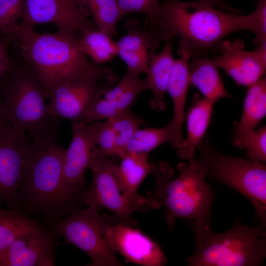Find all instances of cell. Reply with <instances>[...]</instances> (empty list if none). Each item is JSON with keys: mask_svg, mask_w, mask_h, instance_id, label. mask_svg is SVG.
Returning <instances> with one entry per match:
<instances>
[{"mask_svg": "<svg viewBox=\"0 0 266 266\" xmlns=\"http://www.w3.org/2000/svg\"><path fill=\"white\" fill-rule=\"evenodd\" d=\"M58 235L40 225L17 238L0 253V266H53Z\"/></svg>", "mask_w": 266, "mask_h": 266, "instance_id": "cell-15", "label": "cell"}, {"mask_svg": "<svg viewBox=\"0 0 266 266\" xmlns=\"http://www.w3.org/2000/svg\"><path fill=\"white\" fill-rule=\"evenodd\" d=\"M190 59L180 57L175 59L168 82L167 90L170 96L173 106L172 122L175 143L174 148H181L184 138L182 126L185 119V107L189 80Z\"/></svg>", "mask_w": 266, "mask_h": 266, "instance_id": "cell-20", "label": "cell"}, {"mask_svg": "<svg viewBox=\"0 0 266 266\" xmlns=\"http://www.w3.org/2000/svg\"><path fill=\"white\" fill-rule=\"evenodd\" d=\"M6 122H8L7 117L0 89V127Z\"/></svg>", "mask_w": 266, "mask_h": 266, "instance_id": "cell-38", "label": "cell"}, {"mask_svg": "<svg viewBox=\"0 0 266 266\" xmlns=\"http://www.w3.org/2000/svg\"><path fill=\"white\" fill-rule=\"evenodd\" d=\"M72 125V139L64 153L63 178L67 183L85 186L86 171L97 154L95 127L94 123Z\"/></svg>", "mask_w": 266, "mask_h": 266, "instance_id": "cell-17", "label": "cell"}, {"mask_svg": "<svg viewBox=\"0 0 266 266\" xmlns=\"http://www.w3.org/2000/svg\"><path fill=\"white\" fill-rule=\"evenodd\" d=\"M168 142L174 148L175 138L171 120L160 128H139L128 142L124 154L127 153H149L163 144Z\"/></svg>", "mask_w": 266, "mask_h": 266, "instance_id": "cell-26", "label": "cell"}, {"mask_svg": "<svg viewBox=\"0 0 266 266\" xmlns=\"http://www.w3.org/2000/svg\"><path fill=\"white\" fill-rule=\"evenodd\" d=\"M2 35V34H0V35Z\"/></svg>", "mask_w": 266, "mask_h": 266, "instance_id": "cell-39", "label": "cell"}, {"mask_svg": "<svg viewBox=\"0 0 266 266\" xmlns=\"http://www.w3.org/2000/svg\"><path fill=\"white\" fill-rule=\"evenodd\" d=\"M247 159L265 164L266 162V127L255 130L245 146Z\"/></svg>", "mask_w": 266, "mask_h": 266, "instance_id": "cell-33", "label": "cell"}, {"mask_svg": "<svg viewBox=\"0 0 266 266\" xmlns=\"http://www.w3.org/2000/svg\"><path fill=\"white\" fill-rule=\"evenodd\" d=\"M118 82L116 75L108 78H82L57 84L47 92L50 110L58 119L74 122Z\"/></svg>", "mask_w": 266, "mask_h": 266, "instance_id": "cell-11", "label": "cell"}, {"mask_svg": "<svg viewBox=\"0 0 266 266\" xmlns=\"http://www.w3.org/2000/svg\"><path fill=\"white\" fill-rule=\"evenodd\" d=\"M8 122L32 140L58 131L60 122L52 113L47 92L34 71L22 59L0 83Z\"/></svg>", "mask_w": 266, "mask_h": 266, "instance_id": "cell-6", "label": "cell"}, {"mask_svg": "<svg viewBox=\"0 0 266 266\" xmlns=\"http://www.w3.org/2000/svg\"><path fill=\"white\" fill-rule=\"evenodd\" d=\"M125 28L127 34L116 41L117 56L126 64L127 70L146 75L151 57L156 53L160 40L135 19H128Z\"/></svg>", "mask_w": 266, "mask_h": 266, "instance_id": "cell-16", "label": "cell"}, {"mask_svg": "<svg viewBox=\"0 0 266 266\" xmlns=\"http://www.w3.org/2000/svg\"><path fill=\"white\" fill-rule=\"evenodd\" d=\"M121 159L118 174L123 195L136 211L148 212L151 208L147 200L137 191L145 178L153 174L156 164L149 161V153H127Z\"/></svg>", "mask_w": 266, "mask_h": 266, "instance_id": "cell-18", "label": "cell"}, {"mask_svg": "<svg viewBox=\"0 0 266 266\" xmlns=\"http://www.w3.org/2000/svg\"><path fill=\"white\" fill-rule=\"evenodd\" d=\"M188 224L196 240L189 266H258L266 256V228L243 224L239 217L226 231H212L210 221L193 219Z\"/></svg>", "mask_w": 266, "mask_h": 266, "instance_id": "cell-5", "label": "cell"}, {"mask_svg": "<svg viewBox=\"0 0 266 266\" xmlns=\"http://www.w3.org/2000/svg\"><path fill=\"white\" fill-rule=\"evenodd\" d=\"M188 160V163L177 166L179 174L172 179L173 170L167 162L156 163L153 174L156 184L152 191L145 196L151 208L164 207L169 231H172L176 220L179 218L210 220L212 192L195 157Z\"/></svg>", "mask_w": 266, "mask_h": 266, "instance_id": "cell-4", "label": "cell"}, {"mask_svg": "<svg viewBox=\"0 0 266 266\" xmlns=\"http://www.w3.org/2000/svg\"><path fill=\"white\" fill-rule=\"evenodd\" d=\"M33 140L8 122L0 127V205L19 212V191Z\"/></svg>", "mask_w": 266, "mask_h": 266, "instance_id": "cell-10", "label": "cell"}, {"mask_svg": "<svg viewBox=\"0 0 266 266\" xmlns=\"http://www.w3.org/2000/svg\"><path fill=\"white\" fill-rule=\"evenodd\" d=\"M255 0L257 5L253 12L255 24L253 42L257 45L266 42V0Z\"/></svg>", "mask_w": 266, "mask_h": 266, "instance_id": "cell-35", "label": "cell"}, {"mask_svg": "<svg viewBox=\"0 0 266 266\" xmlns=\"http://www.w3.org/2000/svg\"><path fill=\"white\" fill-rule=\"evenodd\" d=\"M72 0L88 12L99 29L112 38L117 35V24L122 18L117 0Z\"/></svg>", "mask_w": 266, "mask_h": 266, "instance_id": "cell-27", "label": "cell"}, {"mask_svg": "<svg viewBox=\"0 0 266 266\" xmlns=\"http://www.w3.org/2000/svg\"><path fill=\"white\" fill-rule=\"evenodd\" d=\"M99 209L93 204L79 208L51 223L49 228L66 243L85 253L91 260L89 266H122L103 236Z\"/></svg>", "mask_w": 266, "mask_h": 266, "instance_id": "cell-8", "label": "cell"}, {"mask_svg": "<svg viewBox=\"0 0 266 266\" xmlns=\"http://www.w3.org/2000/svg\"><path fill=\"white\" fill-rule=\"evenodd\" d=\"M139 75L127 70L121 80L102 97L113 102L120 112L131 110L138 96L148 90L145 79H141Z\"/></svg>", "mask_w": 266, "mask_h": 266, "instance_id": "cell-25", "label": "cell"}, {"mask_svg": "<svg viewBox=\"0 0 266 266\" xmlns=\"http://www.w3.org/2000/svg\"><path fill=\"white\" fill-rule=\"evenodd\" d=\"M114 135L117 157L121 158L125 148L135 132L145 121L139 116L128 110L106 120Z\"/></svg>", "mask_w": 266, "mask_h": 266, "instance_id": "cell-29", "label": "cell"}, {"mask_svg": "<svg viewBox=\"0 0 266 266\" xmlns=\"http://www.w3.org/2000/svg\"><path fill=\"white\" fill-rule=\"evenodd\" d=\"M112 38L98 29L78 33L76 42L79 50L98 65L110 62L117 56L116 41Z\"/></svg>", "mask_w": 266, "mask_h": 266, "instance_id": "cell-24", "label": "cell"}, {"mask_svg": "<svg viewBox=\"0 0 266 266\" xmlns=\"http://www.w3.org/2000/svg\"><path fill=\"white\" fill-rule=\"evenodd\" d=\"M196 162L205 177L235 190L254 207L259 224L266 227V166L264 163L225 155L211 143L207 135L197 146Z\"/></svg>", "mask_w": 266, "mask_h": 266, "instance_id": "cell-7", "label": "cell"}, {"mask_svg": "<svg viewBox=\"0 0 266 266\" xmlns=\"http://www.w3.org/2000/svg\"><path fill=\"white\" fill-rule=\"evenodd\" d=\"M190 83L196 87L203 97L214 102L230 97L227 91L218 67L208 54L192 59L189 65Z\"/></svg>", "mask_w": 266, "mask_h": 266, "instance_id": "cell-23", "label": "cell"}, {"mask_svg": "<svg viewBox=\"0 0 266 266\" xmlns=\"http://www.w3.org/2000/svg\"><path fill=\"white\" fill-rule=\"evenodd\" d=\"M143 27L160 40L178 37V55L192 59L218 50L223 38L235 32L253 33L255 24L253 12L241 15L199 1L165 0L154 16L146 18Z\"/></svg>", "mask_w": 266, "mask_h": 266, "instance_id": "cell-1", "label": "cell"}, {"mask_svg": "<svg viewBox=\"0 0 266 266\" xmlns=\"http://www.w3.org/2000/svg\"><path fill=\"white\" fill-rule=\"evenodd\" d=\"M88 12L72 0H24L20 23L30 28L52 23L59 31L78 34L98 29Z\"/></svg>", "mask_w": 266, "mask_h": 266, "instance_id": "cell-13", "label": "cell"}, {"mask_svg": "<svg viewBox=\"0 0 266 266\" xmlns=\"http://www.w3.org/2000/svg\"><path fill=\"white\" fill-rule=\"evenodd\" d=\"M40 225L17 210L0 208V253L19 236Z\"/></svg>", "mask_w": 266, "mask_h": 266, "instance_id": "cell-28", "label": "cell"}, {"mask_svg": "<svg viewBox=\"0 0 266 266\" xmlns=\"http://www.w3.org/2000/svg\"><path fill=\"white\" fill-rule=\"evenodd\" d=\"M171 43L166 42L163 50L159 54H153L150 58L147 77L145 78L148 90L153 95L150 105L157 112L164 110L166 106L165 94L174 64Z\"/></svg>", "mask_w": 266, "mask_h": 266, "instance_id": "cell-21", "label": "cell"}, {"mask_svg": "<svg viewBox=\"0 0 266 266\" xmlns=\"http://www.w3.org/2000/svg\"><path fill=\"white\" fill-rule=\"evenodd\" d=\"M77 34L62 31L38 33L33 28L19 23L15 31L7 35L47 92L57 84L77 79L116 76L111 68L90 62L77 46Z\"/></svg>", "mask_w": 266, "mask_h": 266, "instance_id": "cell-3", "label": "cell"}, {"mask_svg": "<svg viewBox=\"0 0 266 266\" xmlns=\"http://www.w3.org/2000/svg\"><path fill=\"white\" fill-rule=\"evenodd\" d=\"M24 0H0V34L9 35L21 21Z\"/></svg>", "mask_w": 266, "mask_h": 266, "instance_id": "cell-30", "label": "cell"}, {"mask_svg": "<svg viewBox=\"0 0 266 266\" xmlns=\"http://www.w3.org/2000/svg\"><path fill=\"white\" fill-rule=\"evenodd\" d=\"M104 237L115 253L128 263L143 266H163L167 262L159 245L141 231L137 222L131 218L100 213Z\"/></svg>", "mask_w": 266, "mask_h": 266, "instance_id": "cell-9", "label": "cell"}, {"mask_svg": "<svg viewBox=\"0 0 266 266\" xmlns=\"http://www.w3.org/2000/svg\"><path fill=\"white\" fill-rule=\"evenodd\" d=\"M58 131L32 140L19 191L20 212L37 215L53 223L81 208L85 186L63 178L65 148Z\"/></svg>", "mask_w": 266, "mask_h": 266, "instance_id": "cell-2", "label": "cell"}, {"mask_svg": "<svg viewBox=\"0 0 266 266\" xmlns=\"http://www.w3.org/2000/svg\"><path fill=\"white\" fill-rule=\"evenodd\" d=\"M243 40H223L212 62L222 68L239 86L250 87L262 78L266 69V42L260 43L253 51L244 49Z\"/></svg>", "mask_w": 266, "mask_h": 266, "instance_id": "cell-14", "label": "cell"}, {"mask_svg": "<svg viewBox=\"0 0 266 266\" xmlns=\"http://www.w3.org/2000/svg\"><path fill=\"white\" fill-rule=\"evenodd\" d=\"M266 114V80L262 78L248 87L242 114L233 133V143L235 147L244 149Z\"/></svg>", "mask_w": 266, "mask_h": 266, "instance_id": "cell-19", "label": "cell"}, {"mask_svg": "<svg viewBox=\"0 0 266 266\" xmlns=\"http://www.w3.org/2000/svg\"><path fill=\"white\" fill-rule=\"evenodd\" d=\"M120 113L122 112L119 111L113 102L101 97L95 101L80 118L72 123L83 125L90 124L109 119Z\"/></svg>", "mask_w": 266, "mask_h": 266, "instance_id": "cell-31", "label": "cell"}, {"mask_svg": "<svg viewBox=\"0 0 266 266\" xmlns=\"http://www.w3.org/2000/svg\"><path fill=\"white\" fill-rule=\"evenodd\" d=\"M186 116L187 136L177 150L182 159L189 160L195 157L199 143L205 134L209 126L214 102L198 95L195 97Z\"/></svg>", "mask_w": 266, "mask_h": 266, "instance_id": "cell-22", "label": "cell"}, {"mask_svg": "<svg viewBox=\"0 0 266 266\" xmlns=\"http://www.w3.org/2000/svg\"><path fill=\"white\" fill-rule=\"evenodd\" d=\"M94 124L98 155L105 158L117 156L114 135L107 120Z\"/></svg>", "mask_w": 266, "mask_h": 266, "instance_id": "cell-32", "label": "cell"}, {"mask_svg": "<svg viewBox=\"0 0 266 266\" xmlns=\"http://www.w3.org/2000/svg\"><path fill=\"white\" fill-rule=\"evenodd\" d=\"M12 43L6 34L0 35V83L13 67L14 62L8 53V48Z\"/></svg>", "mask_w": 266, "mask_h": 266, "instance_id": "cell-36", "label": "cell"}, {"mask_svg": "<svg viewBox=\"0 0 266 266\" xmlns=\"http://www.w3.org/2000/svg\"><path fill=\"white\" fill-rule=\"evenodd\" d=\"M88 168L92 172L93 178L90 187L84 192V204L105 208L121 219L131 218L136 210L122 193L115 161L96 154Z\"/></svg>", "mask_w": 266, "mask_h": 266, "instance_id": "cell-12", "label": "cell"}, {"mask_svg": "<svg viewBox=\"0 0 266 266\" xmlns=\"http://www.w3.org/2000/svg\"><path fill=\"white\" fill-rule=\"evenodd\" d=\"M122 18L131 13H141L149 18L159 10L160 0H117Z\"/></svg>", "mask_w": 266, "mask_h": 266, "instance_id": "cell-34", "label": "cell"}, {"mask_svg": "<svg viewBox=\"0 0 266 266\" xmlns=\"http://www.w3.org/2000/svg\"><path fill=\"white\" fill-rule=\"evenodd\" d=\"M198 1L209 6L218 7L223 10H226L229 12L240 13L239 10L231 6L225 0H198Z\"/></svg>", "mask_w": 266, "mask_h": 266, "instance_id": "cell-37", "label": "cell"}]
</instances>
